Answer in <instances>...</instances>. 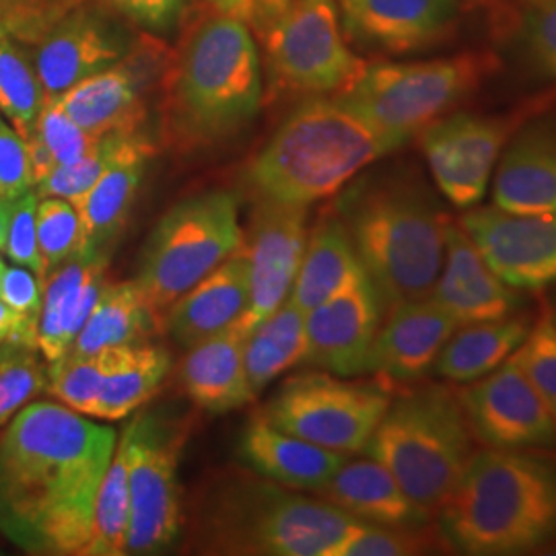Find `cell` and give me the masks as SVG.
<instances>
[{
	"label": "cell",
	"instance_id": "obj_1",
	"mask_svg": "<svg viewBox=\"0 0 556 556\" xmlns=\"http://www.w3.org/2000/svg\"><path fill=\"white\" fill-rule=\"evenodd\" d=\"M116 431L34 402L0 435V532L34 555L80 556Z\"/></svg>",
	"mask_w": 556,
	"mask_h": 556
},
{
	"label": "cell",
	"instance_id": "obj_2",
	"mask_svg": "<svg viewBox=\"0 0 556 556\" xmlns=\"http://www.w3.org/2000/svg\"><path fill=\"white\" fill-rule=\"evenodd\" d=\"M337 215L386 312L431 298L454 219L422 176L394 172L361 179L338 199Z\"/></svg>",
	"mask_w": 556,
	"mask_h": 556
},
{
	"label": "cell",
	"instance_id": "obj_3",
	"mask_svg": "<svg viewBox=\"0 0 556 556\" xmlns=\"http://www.w3.org/2000/svg\"><path fill=\"white\" fill-rule=\"evenodd\" d=\"M358 523L324 498L231 468L202 486L188 548L200 555L334 556Z\"/></svg>",
	"mask_w": 556,
	"mask_h": 556
},
{
	"label": "cell",
	"instance_id": "obj_4",
	"mask_svg": "<svg viewBox=\"0 0 556 556\" xmlns=\"http://www.w3.org/2000/svg\"><path fill=\"white\" fill-rule=\"evenodd\" d=\"M438 514L459 555L538 553L556 542V462L534 452L472 454Z\"/></svg>",
	"mask_w": 556,
	"mask_h": 556
},
{
	"label": "cell",
	"instance_id": "obj_5",
	"mask_svg": "<svg viewBox=\"0 0 556 556\" xmlns=\"http://www.w3.org/2000/svg\"><path fill=\"white\" fill-rule=\"evenodd\" d=\"M397 147L330 98H314L280 124L248 169L260 200L309 206L342 190L361 169Z\"/></svg>",
	"mask_w": 556,
	"mask_h": 556
},
{
	"label": "cell",
	"instance_id": "obj_6",
	"mask_svg": "<svg viewBox=\"0 0 556 556\" xmlns=\"http://www.w3.org/2000/svg\"><path fill=\"white\" fill-rule=\"evenodd\" d=\"M262 103L258 46L245 23L229 15L202 21L179 52L172 80V118L190 140L238 132Z\"/></svg>",
	"mask_w": 556,
	"mask_h": 556
},
{
	"label": "cell",
	"instance_id": "obj_7",
	"mask_svg": "<svg viewBox=\"0 0 556 556\" xmlns=\"http://www.w3.org/2000/svg\"><path fill=\"white\" fill-rule=\"evenodd\" d=\"M472 441L457 390L427 383L390 402L365 452L435 516L475 454Z\"/></svg>",
	"mask_w": 556,
	"mask_h": 556
},
{
	"label": "cell",
	"instance_id": "obj_8",
	"mask_svg": "<svg viewBox=\"0 0 556 556\" xmlns=\"http://www.w3.org/2000/svg\"><path fill=\"white\" fill-rule=\"evenodd\" d=\"M489 52H462L422 62L367 66L346 91L332 96L397 149L452 114L497 71Z\"/></svg>",
	"mask_w": 556,
	"mask_h": 556
},
{
	"label": "cell",
	"instance_id": "obj_9",
	"mask_svg": "<svg viewBox=\"0 0 556 556\" xmlns=\"http://www.w3.org/2000/svg\"><path fill=\"white\" fill-rule=\"evenodd\" d=\"M241 243L238 202L227 192L181 200L161 217L135 280L157 330L176 301L231 258Z\"/></svg>",
	"mask_w": 556,
	"mask_h": 556
},
{
	"label": "cell",
	"instance_id": "obj_10",
	"mask_svg": "<svg viewBox=\"0 0 556 556\" xmlns=\"http://www.w3.org/2000/svg\"><path fill=\"white\" fill-rule=\"evenodd\" d=\"M258 36L270 75L293 93L338 96L367 68L344 40L337 0H289Z\"/></svg>",
	"mask_w": 556,
	"mask_h": 556
},
{
	"label": "cell",
	"instance_id": "obj_11",
	"mask_svg": "<svg viewBox=\"0 0 556 556\" xmlns=\"http://www.w3.org/2000/svg\"><path fill=\"white\" fill-rule=\"evenodd\" d=\"M390 402L392 396L381 383L307 371L280 386L264 418L289 435L353 456L365 452Z\"/></svg>",
	"mask_w": 556,
	"mask_h": 556
},
{
	"label": "cell",
	"instance_id": "obj_12",
	"mask_svg": "<svg viewBox=\"0 0 556 556\" xmlns=\"http://www.w3.org/2000/svg\"><path fill=\"white\" fill-rule=\"evenodd\" d=\"M128 459L130 530L126 555H157L178 538L184 521L178 459L184 431L144 413L122 435Z\"/></svg>",
	"mask_w": 556,
	"mask_h": 556
},
{
	"label": "cell",
	"instance_id": "obj_13",
	"mask_svg": "<svg viewBox=\"0 0 556 556\" xmlns=\"http://www.w3.org/2000/svg\"><path fill=\"white\" fill-rule=\"evenodd\" d=\"M517 124L519 116L457 112L427 126L418 137L439 192L462 211L478 206Z\"/></svg>",
	"mask_w": 556,
	"mask_h": 556
},
{
	"label": "cell",
	"instance_id": "obj_14",
	"mask_svg": "<svg viewBox=\"0 0 556 556\" xmlns=\"http://www.w3.org/2000/svg\"><path fill=\"white\" fill-rule=\"evenodd\" d=\"M472 438L486 450L536 452L556 445V422L516 357L457 390Z\"/></svg>",
	"mask_w": 556,
	"mask_h": 556
},
{
	"label": "cell",
	"instance_id": "obj_15",
	"mask_svg": "<svg viewBox=\"0 0 556 556\" xmlns=\"http://www.w3.org/2000/svg\"><path fill=\"white\" fill-rule=\"evenodd\" d=\"M383 314L378 289L358 264L332 298L305 314L307 344L301 365L340 378L367 374Z\"/></svg>",
	"mask_w": 556,
	"mask_h": 556
},
{
	"label": "cell",
	"instance_id": "obj_16",
	"mask_svg": "<svg viewBox=\"0 0 556 556\" xmlns=\"http://www.w3.org/2000/svg\"><path fill=\"white\" fill-rule=\"evenodd\" d=\"M459 225L505 285L538 293L556 285V215H521L472 206Z\"/></svg>",
	"mask_w": 556,
	"mask_h": 556
},
{
	"label": "cell",
	"instance_id": "obj_17",
	"mask_svg": "<svg viewBox=\"0 0 556 556\" xmlns=\"http://www.w3.org/2000/svg\"><path fill=\"white\" fill-rule=\"evenodd\" d=\"M307 206L260 200L258 211L243 239L250 262V299L231 328L250 337L252 330L291 298L307 241Z\"/></svg>",
	"mask_w": 556,
	"mask_h": 556
},
{
	"label": "cell",
	"instance_id": "obj_18",
	"mask_svg": "<svg viewBox=\"0 0 556 556\" xmlns=\"http://www.w3.org/2000/svg\"><path fill=\"white\" fill-rule=\"evenodd\" d=\"M36 46L34 66L48 103L59 101L80 80L132 54L135 38L112 13L85 0Z\"/></svg>",
	"mask_w": 556,
	"mask_h": 556
},
{
	"label": "cell",
	"instance_id": "obj_19",
	"mask_svg": "<svg viewBox=\"0 0 556 556\" xmlns=\"http://www.w3.org/2000/svg\"><path fill=\"white\" fill-rule=\"evenodd\" d=\"M464 0H338L351 40L386 54H410L445 40Z\"/></svg>",
	"mask_w": 556,
	"mask_h": 556
},
{
	"label": "cell",
	"instance_id": "obj_20",
	"mask_svg": "<svg viewBox=\"0 0 556 556\" xmlns=\"http://www.w3.org/2000/svg\"><path fill=\"white\" fill-rule=\"evenodd\" d=\"M369 357V374L381 386H410L433 371L457 321L431 298L400 303L386 312Z\"/></svg>",
	"mask_w": 556,
	"mask_h": 556
},
{
	"label": "cell",
	"instance_id": "obj_21",
	"mask_svg": "<svg viewBox=\"0 0 556 556\" xmlns=\"http://www.w3.org/2000/svg\"><path fill=\"white\" fill-rule=\"evenodd\" d=\"M431 299L457 326L516 316L523 307L521 293L491 270L464 227L452 220L445 236V260Z\"/></svg>",
	"mask_w": 556,
	"mask_h": 556
},
{
	"label": "cell",
	"instance_id": "obj_22",
	"mask_svg": "<svg viewBox=\"0 0 556 556\" xmlns=\"http://www.w3.org/2000/svg\"><path fill=\"white\" fill-rule=\"evenodd\" d=\"M151 66V60L140 56V52H132L114 66L71 87L60 98V108L93 137L140 132V124L144 122L140 93L149 83Z\"/></svg>",
	"mask_w": 556,
	"mask_h": 556
},
{
	"label": "cell",
	"instance_id": "obj_23",
	"mask_svg": "<svg viewBox=\"0 0 556 556\" xmlns=\"http://www.w3.org/2000/svg\"><path fill=\"white\" fill-rule=\"evenodd\" d=\"M495 206L521 215H556V122L534 119L507 142L493 184Z\"/></svg>",
	"mask_w": 556,
	"mask_h": 556
},
{
	"label": "cell",
	"instance_id": "obj_24",
	"mask_svg": "<svg viewBox=\"0 0 556 556\" xmlns=\"http://www.w3.org/2000/svg\"><path fill=\"white\" fill-rule=\"evenodd\" d=\"M108 256L77 252L43 280L38 346L48 363L68 353L105 287Z\"/></svg>",
	"mask_w": 556,
	"mask_h": 556
},
{
	"label": "cell",
	"instance_id": "obj_25",
	"mask_svg": "<svg viewBox=\"0 0 556 556\" xmlns=\"http://www.w3.org/2000/svg\"><path fill=\"white\" fill-rule=\"evenodd\" d=\"M155 147L142 132L130 135L101 178L73 202L80 220V250L108 256L130 215L147 161Z\"/></svg>",
	"mask_w": 556,
	"mask_h": 556
},
{
	"label": "cell",
	"instance_id": "obj_26",
	"mask_svg": "<svg viewBox=\"0 0 556 556\" xmlns=\"http://www.w3.org/2000/svg\"><path fill=\"white\" fill-rule=\"evenodd\" d=\"M250 299V262L243 243L231 258L194 285L165 316L163 330L192 349L227 330L245 312Z\"/></svg>",
	"mask_w": 556,
	"mask_h": 556
},
{
	"label": "cell",
	"instance_id": "obj_27",
	"mask_svg": "<svg viewBox=\"0 0 556 556\" xmlns=\"http://www.w3.org/2000/svg\"><path fill=\"white\" fill-rule=\"evenodd\" d=\"M314 495L365 523L425 526L433 521V514L408 497L396 478L374 457L346 459Z\"/></svg>",
	"mask_w": 556,
	"mask_h": 556
},
{
	"label": "cell",
	"instance_id": "obj_28",
	"mask_svg": "<svg viewBox=\"0 0 556 556\" xmlns=\"http://www.w3.org/2000/svg\"><path fill=\"white\" fill-rule=\"evenodd\" d=\"M239 454L260 477L293 491L312 493L334 477L349 459L344 454L289 435L264 417L254 418L245 427Z\"/></svg>",
	"mask_w": 556,
	"mask_h": 556
},
{
	"label": "cell",
	"instance_id": "obj_29",
	"mask_svg": "<svg viewBox=\"0 0 556 556\" xmlns=\"http://www.w3.org/2000/svg\"><path fill=\"white\" fill-rule=\"evenodd\" d=\"M245 338L229 326L194 344L181 361V388L202 410L229 413L254 400L243 363Z\"/></svg>",
	"mask_w": 556,
	"mask_h": 556
},
{
	"label": "cell",
	"instance_id": "obj_30",
	"mask_svg": "<svg viewBox=\"0 0 556 556\" xmlns=\"http://www.w3.org/2000/svg\"><path fill=\"white\" fill-rule=\"evenodd\" d=\"M534 319L516 314L495 321L459 326L441 349L433 371L452 383H470L489 376L516 353L530 334Z\"/></svg>",
	"mask_w": 556,
	"mask_h": 556
},
{
	"label": "cell",
	"instance_id": "obj_31",
	"mask_svg": "<svg viewBox=\"0 0 556 556\" xmlns=\"http://www.w3.org/2000/svg\"><path fill=\"white\" fill-rule=\"evenodd\" d=\"M358 264L353 241L337 213L319 217L305 241V252L289 301L303 314L312 312L337 293Z\"/></svg>",
	"mask_w": 556,
	"mask_h": 556
},
{
	"label": "cell",
	"instance_id": "obj_32",
	"mask_svg": "<svg viewBox=\"0 0 556 556\" xmlns=\"http://www.w3.org/2000/svg\"><path fill=\"white\" fill-rule=\"evenodd\" d=\"M169 371V355L149 344L112 349V365L101 383L91 417L119 420L155 396Z\"/></svg>",
	"mask_w": 556,
	"mask_h": 556
},
{
	"label": "cell",
	"instance_id": "obj_33",
	"mask_svg": "<svg viewBox=\"0 0 556 556\" xmlns=\"http://www.w3.org/2000/svg\"><path fill=\"white\" fill-rule=\"evenodd\" d=\"M151 330L157 328L135 280L108 285L68 353L85 357L116 346L140 344Z\"/></svg>",
	"mask_w": 556,
	"mask_h": 556
},
{
	"label": "cell",
	"instance_id": "obj_34",
	"mask_svg": "<svg viewBox=\"0 0 556 556\" xmlns=\"http://www.w3.org/2000/svg\"><path fill=\"white\" fill-rule=\"evenodd\" d=\"M305 314L285 301L245 338L243 363L254 396L305 357Z\"/></svg>",
	"mask_w": 556,
	"mask_h": 556
},
{
	"label": "cell",
	"instance_id": "obj_35",
	"mask_svg": "<svg viewBox=\"0 0 556 556\" xmlns=\"http://www.w3.org/2000/svg\"><path fill=\"white\" fill-rule=\"evenodd\" d=\"M130 530V486H128V459L126 447L119 441L114 457L101 480L89 540L80 556L126 555Z\"/></svg>",
	"mask_w": 556,
	"mask_h": 556
},
{
	"label": "cell",
	"instance_id": "obj_36",
	"mask_svg": "<svg viewBox=\"0 0 556 556\" xmlns=\"http://www.w3.org/2000/svg\"><path fill=\"white\" fill-rule=\"evenodd\" d=\"M43 103L36 66L23 54L20 41L0 27V110L23 139L34 132Z\"/></svg>",
	"mask_w": 556,
	"mask_h": 556
},
{
	"label": "cell",
	"instance_id": "obj_37",
	"mask_svg": "<svg viewBox=\"0 0 556 556\" xmlns=\"http://www.w3.org/2000/svg\"><path fill=\"white\" fill-rule=\"evenodd\" d=\"M454 553L441 528L425 526H378L361 521L337 548L334 556H415Z\"/></svg>",
	"mask_w": 556,
	"mask_h": 556
},
{
	"label": "cell",
	"instance_id": "obj_38",
	"mask_svg": "<svg viewBox=\"0 0 556 556\" xmlns=\"http://www.w3.org/2000/svg\"><path fill=\"white\" fill-rule=\"evenodd\" d=\"M50 365L46 386L50 396L56 397L71 410L91 417L96 400L100 396L101 383L112 365V349L85 357L66 353Z\"/></svg>",
	"mask_w": 556,
	"mask_h": 556
},
{
	"label": "cell",
	"instance_id": "obj_39",
	"mask_svg": "<svg viewBox=\"0 0 556 556\" xmlns=\"http://www.w3.org/2000/svg\"><path fill=\"white\" fill-rule=\"evenodd\" d=\"M40 349L21 340L0 344V427L46 390L48 369L38 357Z\"/></svg>",
	"mask_w": 556,
	"mask_h": 556
},
{
	"label": "cell",
	"instance_id": "obj_40",
	"mask_svg": "<svg viewBox=\"0 0 556 556\" xmlns=\"http://www.w3.org/2000/svg\"><path fill=\"white\" fill-rule=\"evenodd\" d=\"M135 132H112L98 140V144L80 160L68 165H59L50 176L38 184V197L40 199H64L75 202L80 199L98 179L101 174L112 165V161L118 157L119 149L124 147L126 139Z\"/></svg>",
	"mask_w": 556,
	"mask_h": 556
},
{
	"label": "cell",
	"instance_id": "obj_41",
	"mask_svg": "<svg viewBox=\"0 0 556 556\" xmlns=\"http://www.w3.org/2000/svg\"><path fill=\"white\" fill-rule=\"evenodd\" d=\"M517 365L534 386L556 422V319L555 309L542 307L523 344L514 353Z\"/></svg>",
	"mask_w": 556,
	"mask_h": 556
},
{
	"label": "cell",
	"instance_id": "obj_42",
	"mask_svg": "<svg viewBox=\"0 0 556 556\" xmlns=\"http://www.w3.org/2000/svg\"><path fill=\"white\" fill-rule=\"evenodd\" d=\"M36 231L40 248L43 275L48 278L68 258L80 250V220L73 202L64 199H48L38 202ZM43 278V280H46Z\"/></svg>",
	"mask_w": 556,
	"mask_h": 556
},
{
	"label": "cell",
	"instance_id": "obj_43",
	"mask_svg": "<svg viewBox=\"0 0 556 556\" xmlns=\"http://www.w3.org/2000/svg\"><path fill=\"white\" fill-rule=\"evenodd\" d=\"M85 0H0V27L20 43L38 41Z\"/></svg>",
	"mask_w": 556,
	"mask_h": 556
},
{
	"label": "cell",
	"instance_id": "obj_44",
	"mask_svg": "<svg viewBox=\"0 0 556 556\" xmlns=\"http://www.w3.org/2000/svg\"><path fill=\"white\" fill-rule=\"evenodd\" d=\"M41 144L48 149L52 160L59 165H68L85 157L101 137L85 132L66 112L60 108L59 101H48L41 108L40 118L36 122L34 132Z\"/></svg>",
	"mask_w": 556,
	"mask_h": 556
},
{
	"label": "cell",
	"instance_id": "obj_45",
	"mask_svg": "<svg viewBox=\"0 0 556 556\" xmlns=\"http://www.w3.org/2000/svg\"><path fill=\"white\" fill-rule=\"evenodd\" d=\"M519 38L538 71L556 80V0H532L523 9Z\"/></svg>",
	"mask_w": 556,
	"mask_h": 556
},
{
	"label": "cell",
	"instance_id": "obj_46",
	"mask_svg": "<svg viewBox=\"0 0 556 556\" xmlns=\"http://www.w3.org/2000/svg\"><path fill=\"white\" fill-rule=\"evenodd\" d=\"M40 197L34 190H27L13 200V215L7 236V254L20 266L29 268L43 282V264H41L40 248H38V231H36V213H38Z\"/></svg>",
	"mask_w": 556,
	"mask_h": 556
},
{
	"label": "cell",
	"instance_id": "obj_47",
	"mask_svg": "<svg viewBox=\"0 0 556 556\" xmlns=\"http://www.w3.org/2000/svg\"><path fill=\"white\" fill-rule=\"evenodd\" d=\"M34 174L25 140L0 122V197L17 199L31 190Z\"/></svg>",
	"mask_w": 556,
	"mask_h": 556
},
{
	"label": "cell",
	"instance_id": "obj_48",
	"mask_svg": "<svg viewBox=\"0 0 556 556\" xmlns=\"http://www.w3.org/2000/svg\"><path fill=\"white\" fill-rule=\"evenodd\" d=\"M108 4L151 31H167L178 23L186 0H108Z\"/></svg>",
	"mask_w": 556,
	"mask_h": 556
},
{
	"label": "cell",
	"instance_id": "obj_49",
	"mask_svg": "<svg viewBox=\"0 0 556 556\" xmlns=\"http://www.w3.org/2000/svg\"><path fill=\"white\" fill-rule=\"evenodd\" d=\"M43 282L29 268H4L0 277V301L29 318H40Z\"/></svg>",
	"mask_w": 556,
	"mask_h": 556
},
{
	"label": "cell",
	"instance_id": "obj_50",
	"mask_svg": "<svg viewBox=\"0 0 556 556\" xmlns=\"http://www.w3.org/2000/svg\"><path fill=\"white\" fill-rule=\"evenodd\" d=\"M211 4L223 15L241 21L260 34L285 11L289 0H211Z\"/></svg>",
	"mask_w": 556,
	"mask_h": 556
},
{
	"label": "cell",
	"instance_id": "obj_51",
	"mask_svg": "<svg viewBox=\"0 0 556 556\" xmlns=\"http://www.w3.org/2000/svg\"><path fill=\"white\" fill-rule=\"evenodd\" d=\"M7 340H21L38 346V318L23 316L0 301V344Z\"/></svg>",
	"mask_w": 556,
	"mask_h": 556
},
{
	"label": "cell",
	"instance_id": "obj_52",
	"mask_svg": "<svg viewBox=\"0 0 556 556\" xmlns=\"http://www.w3.org/2000/svg\"><path fill=\"white\" fill-rule=\"evenodd\" d=\"M13 200L7 197H0V250L7 245V236H9V225H11V215H13Z\"/></svg>",
	"mask_w": 556,
	"mask_h": 556
},
{
	"label": "cell",
	"instance_id": "obj_53",
	"mask_svg": "<svg viewBox=\"0 0 556 556\" xmlns=\"http://www.w3.org/2000/svg\"><path fill=\"white\" fill-rule=\"evenodd\" d=\"M2 273H4V264H2V260H0V277H2Z\"/></svg>",
	"mask_w": 556,
	"mask_h": 556
},
{
	"label": "cell",
	"instance_id": "obj_54",
	"mask_svg": "<svg viewBox=\"0 0 556 556\" xmlns=\"http://www.w3.org/2000/svg\"><path fill=\"white\" fill-rule=\"evenodd\" d=\"M555 319H556V309H555Z\"/></svg>",
	"mask_w": 556,
	"mask_h": 556
}]
</instances>
